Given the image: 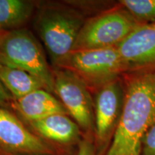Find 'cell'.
Masks as SVG:
<instances>
[{
	"instance_id": "cell-1",
	"label": "cell",
	"mask_w": 155,
	"mask_h": 155,
	"mask_svg": "<svg viewBox=\"0 0 155 155\" xmlns=\"http://www.w3.org/2000/svg\"><path fill=\"white\" fill-rule=\"evenodd\" d=\"M155 121V71L138 73L125 90L120 119L106 155H141V141Z\"/></svg>"
},
{
	"instance_id": "cell-2",
	"label": "cell",
	"mask_w": 155,
	"mask_h": 155,
	"mask_svg": "<svg viewBox=\"0 0 155 155\" xmlns=\"http://www.w3.org/2000/svg\"><path fill=\"white\" fill-rule=\"evenodd\" d=\"M0 65L27 71L54 92L53 73L35 38L25 29L0 32Z\"/></svg>"
},
{
	"instance_id": "cell-3",
	"label": "cell",
	"mask_w": 155,
	"mask_h": 155,
	"mask_svg": "<svg viewBox=\"0 0 155 155\" xmlns=\"http://www.w3.org/2000/svg\"><path fill=\"white\" fill-rule=\"evenodd\" d=\"M55 65L75 73L88 86L99 88L126 71L116 47L72 50Z\"/></svg>"
},
{
	"instance_id": "cell-4",
	"label": "cell",
	"mask_w": 155,
	"mask_h": 155,
	"mask_svg": "<svg viewBox=\"0 0 155 155\" xmlns=\"http://www.w3.org/2000/svg\"><path fill=\"white\" fill-rule=\"evenodd\" d=\"M36 23L41 40L56 65L72 51L85 21L73 9L48 7L40 12Z\"/></svg>"
},
{
	"instance_id": "cell-5",
	"label": "cell",
	"mask_w": 155,
	"mask_h": 155,
	"mask_svg": "<svg viewBox=\"0 0 155 155\" xmlns=\"http://www.w3.org/2000/svg\"><path fill=\"white\" fill-rule=\"evenodd\" d=\"M140 24L124 9H114L85 22L72 50L116 47Z\"/></svg>"
},
{
	"instance_id": "cell-6",
	"label": "cell",
	"mask_w": 155,
	"mask_h": 155,
	"mask_svg": "<svg viewBox=\"0 0 155 155\" xmlns=\"http://www.w3.org/2000/svg\"><path fill=\"white\" fill-rule=\"evenodd\" d=\"M54 92L77 124L85 130L94 125V104L88 85L75 73L65 69L53 72Z\"/></svg>"
},
{
	"instance_id": "cell-7",
	"label": "cell",
	"mask_w": 155,
	"mask_h": 155,
	"mask_svg": "<svg viewBox=\"0 0 155 155\" xmlns=\"http://www.w3.org/2000/svg\"><path fill=\"white\" fill-rule=\"evenodd\" d=\"M116 48L126 71H155V23L138 25Z\"/></svg>"
},
{
	"instance_id": "cell-8",
	"label": "cell",
	"mask_w": 155,
	"mask_h": 155,
	"mask_svg": "<svg viewBox=\"0 0 155 155\" xmlns=\"http://www.w3.org/2000/svg\"><path fill=\"white\" fill-rule=\"evenodd\" d=\"M125 91L116 80L101 86L96 95L94 104V123L96 138L104 144L116 130L121 116Z\"/></svg>"
},
{
	"instance_id": "cell-9",
	"label": "cell",
	"mask_w": 155,
	"mask_h": 155,
	"mask_svg": "<svg viewBox=\"0 0 155 155\" xmlns=\"http://www.w3.org/2000/svg\"><path fill=\"white\" fill-rule=\"evenodd\" d=\"M0 147L5 154L22 153L48 155L52 153L48 145L25 128L14 115L0 107Z\"/></svg>"
},
{
	"instance_id": "cell-10",
	"label": "cell",
	"mask_w": 155,
	"mask_h": 155,
	"mask_svg": "<svg viewBox=\"0 0 155 155\" xmlns=\"http://www.w3.org/2000/svg\"><path fill=\"white\" fill-rule=\"evenodd\" d=\"M12 106L29 123L53 115L68 112L62 103L45 89H38L17 100Z\"/></svg>"
},
{
	"instance_id": "cell-11",
	"label": "cell",
	"mask_w": 155,
	"mask_h": 155,
	"mask_svg": "<svg viewBox=\"0 0 155 155\" xmlns=\"http://www.w3.org/2000/svg\"><path fill=\"white\" fill-rule=\"evenodd\" d=\"M30 124L42 137L63 144L74 142L80 136L78 125L67 116V114H53L30 122Z\"/></svg>"
},
{
	"instance_id": "cell-12",
	"label": "cell",
	"mask_w": 155,
	"mask_h": 155,
	"mask_svg": "<svg viewBox=\"0 0 155 155\" xmlns=\"http://www.w3.org/2000/svg\"><path fill=\"white\" fill-rule=\"evenodd\" d=\"M0 80L13 100L19 99L38 89H45L42 81L31 73L2 65H0Z\"/></svg>"
},
{
	"instance_id": "cell-13",
	"label": "cell",
	"mask_w": 155,
	"mask_h": 155,
	"mask_svg": "<svg viewBox=\"0 0 155 155\" xmlns=\"http://www.w3.org/2000/svg\"><path fill=\"white\" fill-rule=\"evenodd\" d=\"M33 3L23 0H0V32L19 29L30 19Z\"/></svg>"
},
{
	"instance_id": "cell-14",
	"label": "cell",
	"mask_w": 155,
	"mask_h": 155,
	"mask_svg": "<svg viewBox=\"0 0 155 155\" xmlns=\"http://www.w3.org/2000/svg\"><path fill=\"white\" fill-rule=\"evenodd\" d=\"M120 4L140 24L155 23V0H122Z\"/></svg>"
},
{
	"instance_id": "cell-15",
	"label": "cell",
	"mask_w": 155,
	"mask_h": 155,
	"mask_svg": "<svg viewBox=\"0 0 155 155\" xmlns=\"http://www.w3.org/2000/svg\"><path fill=\"white\" fill-rule=\"evenodd\" d=\"M141 155H155V121L143 137Z\"/></svg>"
},
{
	"instance_id": "cell-16",
	"label": "cell",
	"mask_w": 155,
	"mask_h": 155,
	"mask_svg": "<svg viewBox=\"0 0 155 155\" xmlns=\"http://www.w3.org/2000/svg\"><path fill=\"white\" fill-rule=\"evenodd\" d=\"M78 155H96L94 147L88 140H83L80 143Z\"/></svg>"
},
{
	"instance_id": "cell-17",
	"label": "cell",
	"mask_w": 155,
	"mask_h": 155,
	"mask_svg": "<svg viewBox=\"0 0 155 155\" xmlns=\"http://www.w3.org/2000/svg\"><path fill=\"white\" fill-rule=\"evenodd\" d=\"M13 98L7 90L5 86L0 80V107L8 105L9 103L13 102Z\"/></svg>"
},
{
	"instance_id": "cell-18",
	"label": "cell",
	"mask_w": 155,
	"mask_h": 155,
	"mask_svg": "<svg viewBox=\"0 0 155 155\" xmlns=\"http://www.w3.org/2000/svg\"><path fill=\"white\" fill-rule=\"evenodd\" d=\"M0 154H5V153H4V152H3V151L2 150L1 147H0Z\"/></svg>"
},
{
	"instance_id": "cell-19",
	"label": "cell",
	"mask_w": 155,
	"mask_h": 155,
	"mask_svg": "<svg viewBox=\"0 0 155 155\" xmlns=\"http://www.w3.org/2000/svg\"><path fill=\"white\" fill-rule=\"evenodd\" d=\"M0 155H7V154H0Z\"/></svg>"
}]
</instances>
